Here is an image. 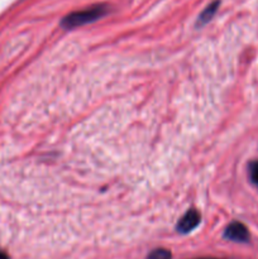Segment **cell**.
Listing matches in <instances>:
<instances>
[{"label": "cell", "instance_id": "obj_1", "mask_svg": "<svg viewBox=\"0 0 258 259\" xmlns=\"http://www.w3.org/2000/svg\"><path fill=\"white\" fill-rule=\"evenodd\" d=\"M109 13V7L106 4H95L86 8L82 10H76V12L70 13L65 15L61 20V27L63 29H75V28L82 27V25L90 24V23L96 22L101 19Z\"/></svg>", "mask_w": 258, "mask_h": 259}, {"label": "cell", "instance_id": "obj_2", "mask_svg": "<svg viewBox=\"0 0 258 259\" xmlns=\"http://www.w3.org/2000/svg\"><path fill=\"white\" fill-rule=\"evenodd\" d=\"M224 238L235 243H248L250 239V234L244 224L239 222H233L225 228Z\"/></svg>", "mask_w": 258, "mask_h": 259}, {"label": "cell", "instance_id": "obj_3", "mask_svg": "<svg viewBox=\"0 0 258 259\" xmlns=\"http://www.w3.org/2000/svg\"><path fill=\"white\" fill-rule=\"evenodd\" d=\"M200 220H201V217H200V212L197 210H187L186 214L177 223L176 230L180 234H189L192 230L196 229L197 225L200 224Z\"/></svg>", "mask_w": 258, "mask_h": 259}, {"label": "cell", "instance_id": "obj_4", "mask_svg": "<svg viewBox=\"0 0 258 259\" xmlns=\"http://www.w3.org/2000/svg\"><path fill=\"white\" fill-rule=\"evenodd\" d=\"M220 7V0H212L201 13H200L199 18H197V22H196V27H202V25L207 24L210 20L214 18V15L217 14L218 9Z\"/></svg>", "mask_w": 258, "mask_h": 259}, {"label": "cell", "instance_id": "obj_5", "mask_svg": "<svg viewBox=\"0 0 258 259\" xmlns=\"http://www.w3.org/2000/svg\"><path fill=\"white\" fill-rule=\"evenodd\" d=\"M172 254L169 250L164 249V248H157V249L152 250L146 259H171Z\"/></svg>", "mask_w": 258, "mask_h": 259}, {"label": "cell", "instance_id": "obj_6", "mask_svg": "<svg viewBox=\"0 0 258 259\" xmlns=\"http://www.w3.org/2000/svg\"><path fill=\"white\" fill-rule=\"evenodd\" d=\"M249 177L250 181L258 187V161H253L249 163Z\"/></svg>", "mask_w": 258, "mask_h": 259}, {"label": "cell", "instance_id": "obj_7", "mask_svg": "<svg viewBox=\"0 0 258 259\" xmlns=\"http://www.w3.org/2000/svg\"><path fill=\"white\" fill-rule=\"evenodd\" d=\"M0 259H9V257H8L7 253L3 252L2 249H0Z\"/></svg>", "mask_w": 258, "mask_h": 259}, {"label": "cell", "instance_id": "obj_8", "mask_svg": "<svg viewBox=\"0 0 258 259\" xmlns=\"http://www.w3.org/2000/svg\"><path fill=\"white\" fill-rule=\"evenodd\" d=\"M199 259H217V258H199Z\"/></svg>", "mask_w": 258, "mask_h": 259}]
</instances>
